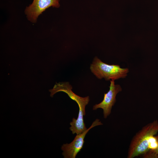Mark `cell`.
I'll return each mask as SVG.
<instances>
[{
	"label": "cell",
	"mask_w": 158,
	"mask_h": 158,
	"mask_svg": "<svg viewBox=\"0 0 158 158\" xmlns=\"http://www.w3.org/2000/svg\"><path fill=\"white\" fill-rule=\"evenodd\" d=\"M156 137L157 138L158 142V135L157 136H156ZM155 152L158 155V147L157 149L155 151Z\"/></svg>",
	"instance_id": "7"
},
{
	"label": "cell",
	"mask_w": 158,
	"mask_h": 158,
	"mask_svg": "<svg viewBox=\"0 0 158 158\" xmlns=\"http://www.w3.org/2000/svg\"><path fill=\"white\" fill-rule=\"evenodd\" d=\"M59 0H33L25 11L28 19L32 23H35L38 16L47 9L51 6L59 7Z\"/></svg>",
	"instance_id": "6"
},
{
	"label": "cell",
	"mask_w": 158,
	"mask_h": 158,
	"mask_svg": "<svg viewBox=\"0 0 158 158\" xmlns=\"http://www.w3.org/2000/svg\"><path fill=\"white\" fill-rule=\"evenodd\" d=\"M109 89L107 93L104 94V98L100 103L93 106V110L101 108L103 110L104 117L106 118L111 111L112 107L116 102V97L117 94L122 91V88L119 85H115L114 80H110Z\"/></svg>",
	"instance_id": "5"
},
{
	"label": "cell",
	"mask_w": 158,
	"mask_h": 158,
	"mask_svg": "<svg viewBox=\"0 0 158 158\" xmlns=\"http://www.w3.org/2000/svg\"><path fill=\"white\" fill-rule=\"evenodd\" d=\"M158 132L157 120L143 126L132 139L128 149L127 157L133 158L150 151L152 140Z\"/></svg>",
	"instance_id": "1"
},
{
	"label": "cell",
	"mask_w": 158,
	"mask_h": 158,
	"mask_svg": "<svg viewBox=\"0 0 158 158\" xmlns=\"http://www.w3.org/2000/svg\"><path fill=\"white\" fill-rule=\"evenodd\" d=\"M72 89V87L68 82H62L56 83L53 88L49 91L51 97H52L57 92H62L67 94L71 99L75 101L78 105L79 109L77 119L81 121L84 120L83 116L85 115V108L89 102V96L80 97L73 92Z\"/></svg>",
	"instance_id": "3"
},
{
	"label": "cell",
	"mask_w": 158,
	"mask_h": 158,
	"mask_svg": "<svg viewBox=\"0 0 158 158\" xmlns=\"http://www.w3.org/2000/svg\"><path fill=\"white\" fill-rule=\"evenodd\" d=\"M103 125L98 119H96L91 125L82 133L77 135L73 140L70 143L63 144L61 147L62 154L64 158H75L77 154L83 147L84 139L89 131L93 127Z\"/></svg>",
	"instance_id": "4"
},
{
	"label": "cell",
	"mask_w": 158,
	"mask_h": 158,
	"mask_svg": "<svg viewBox=\"0 0 158 158\" xmlns=\"http://www.w3.org/2000/svg\"><path fill=\"white\" fill-rule=\"evenodd\" d=\"M90 69L97 78L99 79L104 78L107 81L124 78L129 72L128 68H122L118 65L106 63L97 57L91 64Z\"/></svg>",
	"instance_id": "2"
}]
</instances>
